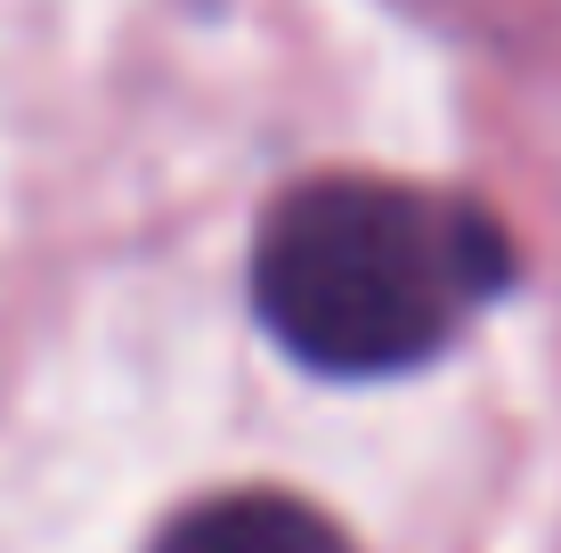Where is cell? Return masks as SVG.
<instances>
[{
	"label": "cell",
	"mask_w": 561,
	"mask_h": 553,
	"mask_svg": "<svg viewBox=\"0 0 561 553\" xmlns=\"http://www.w3.org/2000/svg\"><path fill=\"white\" fill-rule=\"evenodd\" d=\"M154 553H351V538L285 488H237V497L187 505L154 538Z\"/></svg>",
	"instance_id": "obj_2"
},
{
	"label": "cell",
	"mask_w": 561,
	"mask_h": 553,
	"mask_svg": "<svg viewBox=\"0 0 561 553\" xmlns=\"http://www.w3.org/2000/svg\"><path fill=\"white\" fill-rule=\"evenodd\" d=\"M513 277L505 228L399 180H301L253 237L261 326L318 375H399Z\"/></svg>",
	"instance_id": "obj_1"
}]
</instances>
